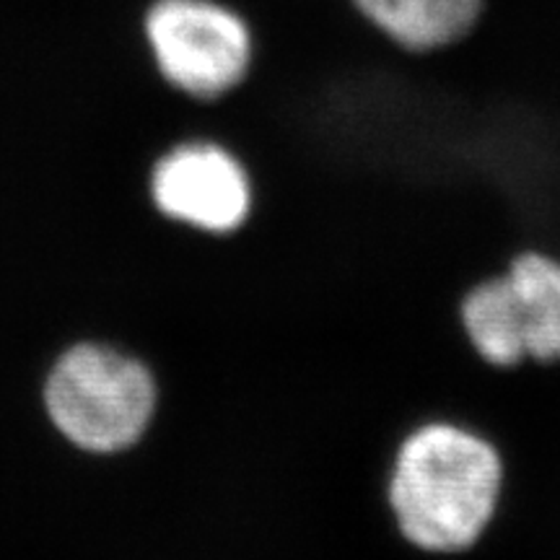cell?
I'll return each instance as SVG.
<instances>
[{
	"label": "cell",
	"instance_id": "cell-1",
	"mask_svg": "<svg viewBox=\"0 0 560 560\" xmlns=\"http://www.w3.org/2000/svg\"><path fill=\"white\" fill-rule=\"evenodd\" d=\"M501 486L503 462L490 441L454 423H429L397 452L389 506L410 545L454 556L493 522Z\"/></svg>",
	"mask_w": 560,
	"mask_h": 560
},
{
	"label": "cell",
	"instance_id": "cell-2",
	"mask_svg": "<svg viewBox=\"0 0 560 560\" xmlns=\"http://www.w3.org/2000/svg\"><path fill=\"white\" fill-rule=\"evenodd\" d=\"M156 389L138 361L102 346H79L47 382V408L70 441L91 452L130 446L149 425Z\"/></svg>",
	"mask_w": 560,
	"mask_h": 560
},
{
	"label": "cell",
	"instance_id": "cell-3",
	"mask_svg": "<svg viewBox=\"0 0 560 560\" xmlns=\"http://www.w3.org/2000/svg\"><path fill=\"white\" fill-rule=\"evenodd\" d=\"M462 327L490 366L560 361V262L524 252L506 276L467 293Z\"/></svg>",
	"mask_w": 560,
	"mask_h": 560
},
{
	"label": "cell",
	"instance_id": "cell-4",
	"mask_svg": "<svg viewBox=\"0 0 560 560\" xmlns=\"http://www.w3.org/2000/svg\"><path fill=\"white\" fill-rule=\"evenodd\" d=\"M145 34L166 81L200 100L226 94L249 70L247 24L213 0H156Z\"/></svg>",
	"mask_w": 560,
	"mask_h": 560
},
{
	"label": "cell",
	"instance_id": "cell-5",
	"mask_svg": "<svg viewBox=\"0 0 560 560\" xmlns=\"http://www.w3.org/2000/svg\"><path fill=\"white\" fill-rule=\"evenodd\" d=\"M153 198L166 215L206 231L240 229L252 206L244 166L213 143L182 145L161 161Z\"/></svg>",
	"mask_w": 560,
	"mask_h": 560
},
{
	"label": "cell",
	"instance_id": "cell-6",
	"mask_svg": "<svg viewBox=\"0 0 560 560\" xmlns=\"http://www.w3.org/2000/svg\"><path fill=\"white\" fill-rule=\"evenodd\" d=\"M482 0H355L363 16L402 45L429 52L465 37L478 21Z\"/></svg>",
	"mask_w": 560,
	"mask_h": 560
}]
</instances>
